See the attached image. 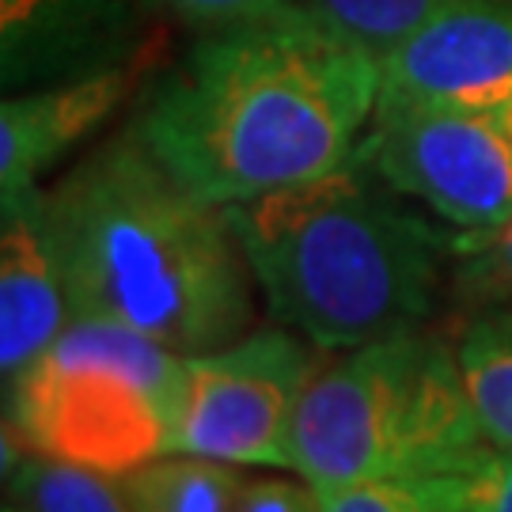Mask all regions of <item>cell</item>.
I'll return each instance as SVG.
<instances>
[{"label": "cell", "mask_w": 512, "mask_h": 512, "mask_svg": "<svg viewBox=\"0 0 512 512\" xmlns=\"http://www.w3.org/2000/svg\"><path fill=\"white\" fill-rule=\"evenodd\" d=\"M148 4H156V8H164V12L186 19V23H198L205 31H220V27H232V23L285 12L296 0H148Z\"/></svg>", "instance_id": "obj_18"}, {"label": "cell", "mask_w": 512, "mask_h": 512, "mask_svg": "<svg viewBox=\"0 0 512 512\" xmlns=\"http://www.w3.org/2000/svg\"><path fill=\"white\" fill-rule=\"evenodd\" d=\"M319 368L323 349L281 323L190 353L171 452L289 471L296 410Z\"/></svg>", "instance_id": "obj_6"}, {"label": "cell", "mask_w": 512, "mask_h": 512, "mask_svg": "<svg viewBox=\"0 0 512 512\" xmlns=\"http://www.w3.org/2000/svg\"><path fill=\"white\" fill-rule=\"evenodd\" d=\"M133 512H239L247 478L232 463L167 452L122 475Z\"/></svg>", "instance_id": "obj_13"}, {"label": "cell", "mask_w": 512, "mask_h": 512, "mask_svg": "<svg viewBox=\"0 0 512 512\" xmlns=\"http://www.w3.org/2000/svg\"><path fill=\"white\" fill-rule=\"evenodd\" d=\"M433 486L456 512H512V452L490 448L475 467Z\"/></svg>", "instance_id": "obj_17"}, {"label": "cell", "mask_w": 512, "mask_h": 512, "mask_svg": "<svg viewBox=\"0 0 512 512\" xmlns=\"http://www.w3.org/2000/svg\"><path fill=\"white\" fill-rule=\"evenodd\" d=\"M4 512H133L122 475L4 440Z\"/></svg>", "instance_id": "obj_11"}, {"label": "cell", "mask_w": 512, "mask_h": 512, "mask_svg": "<svg viewBox=\"0 0 512 512\" xmlns=\"http://www.w3.org/2000/svg\"><path fill=\"white\" fill-rule=\"evenodd\" d=\"M380 95L497 110L512 99V0H456L380 61Z\"/></svg>", "instance_id": "obj_8"}, {"label": "cell", "mask_w": 512, "mask_h": 512, "mask_svg": "<svg viewBox=\"0 0 512 512\" xmlns=\"http://www.w3.org/2000/svg\"><path fill=\"white\" fill-rule=\"evenodd\" d=\"M126 92V69H92L54 88L8 95L0 103V205L42 190L38 179L103 126Z\"/></svg>", "instance_id": "obj_10"}, {"label": "cell", "mask_w": 512, "mask_h": 512, "mask_svg": "<svg viewBox=\"0 0 512 512\" xmlns=\"http://www.w3.org/2000/svg\"><path fill=\"white\" fill-rule=\"evenodd\" d=\"M380 65L304 0L205 38L156 84L133 133L198 198L239 205L349 164Z\"/></svg>", "instance_id": "obj_1"}, {"label": "cell", "mask_w": 512, "mask_h": 512, "mask_svg": "<svg viewBox=\"0 0 512 512\" xmlns=\"http://www.w3.org/2000/svg\"><path fill=\"white\" fill-rule=\"evenodd\" d=\"M456 361L486 444L512 452V308L471 315L456 338Z\"/></svg>", "instance_id": "obj_12"}, {"label": "cell", "mask_w": 512, "mask_h": 512, "mask_svg": "<svg viewBox=\"0 0 512 512\" xmlns=\"http://www.w3.org/2000/svg\"><path fill=\"white\" fill-rule=\"evenodd\" d=\"M319 512H456L433 482H353L319 490Z\"/></svg>", "instance_id": "obj_16"}, {"label": "cell", "mask_w": 512, "mask_h": 512, "mask_svg": "<svg viewBox=\"0 0 512 512\" xmlns=\"http://www.w3.org/2000/svg\"><path fill=\"white\" fill-rule=\"evenodd\" d=\"M494 114L501 118V126H505V129L512 133V99H509V103H501V107H497Z\"/></svg>", "instance_id": "obj_20"}, {"label": "cell", "mask_w": 512, "mask_h": 512, "mask_svg": "<svg viewBox=\"0 0 512 512\" xmlns=\"http://www.w3.org/2000/svg\"><path fill=\"white\" fill-rule=\"evenodd\" d=\"M186 353L73 315L50 353L4 384V440L107 475L171 452Z\"/></svg>", "instance_id": "obj_5"}, {"label": "cell", "mask_w": 512, "mask_h": 512, "mask_svg": "<svg viewBox=\"0 0 512 512\" xmlns=\"http://www.w3.org/2000/svg\"><path fill=\"white\" fill-rule=\"evenodd\" d=\"M452 293L463 308H512V217L482 232H459L452 239Z\"/></svg>", "instance_id": "obj_15"}, {"label": "cell", "mask_w": 512, "mask_h": 512, "mask_svg": "<svg viewBox=\"0 0 512 512\" xmlns=\"http://www.w3.org/2000/svg\"><path fill=\"white\" fill-rule=\"evenodd\" d=\"M357 152L311 183L228 205L251 277L281 327L323 353L421 330L452 239L403 205Z\"/></svg>", "instance_id": "obj_3"}, {"label": "cell", "mask_w": 512, "mask_h": 512, "mask_svg": "<svg viewBox=\"0 0 512 512\" xmlns=\"http://www.w3.org/2000/svg\"><path fill=\"white\" fill-rule=\"evenodd\" d=\"M42 213L73 315L129 327L186 357L228 346L255 323V277L228 209L179 183L137 133L42 190Z\"/></svg>", "instance_id": "obj_2"}, {"label": "cell", "mask_w": 512, "mask_h": 512, "mask_svg": "<svg viewBox=\"0 0 512 512\" xmlns=\"http://www.w3.org/2000/svg\"><path fill=\"white\" fill-rule=\"evenodd\" d=\"M304 4L380 65L399 42H406L456 0H304Z\"/></svg>", "instance_id": "obj_14"}, {"label": "cell", "mask_w": 512, "mask_h": 512, "mask_svg": "<svg viewBox=\"0 0 512 512\" xmlns=\"http://www.w3.org/2000/svg\"><path fill=\"white\" fill-rule=\"evenodd\" d=\"M0 220V372L12 384L50 353L73 319V304L42 213V190L4 202Z\"/></svg>", "instance_id": "obj_9"}, {"label": "cell", "mask_w": 512, "mask_h": 512, "mask_svg": "<svg viewBox=\"0 0 512 512\" xmlns=\"http://www.w3.org/2000/svg\"><path fill=\"white\" fill-rule=\"evenodd\" d=\"M361 156L456 232L512 217V133L494 110L380 95Z\"/></svg>", "instance_id": "obj_7"}, {"label": "cell", "mask_w": 512, "mask_h": 512, "mask_svg": "<svg viewBox=\"0 0 512 512\" xmlns=\"http://www.w3.org/2000/svg\"><path fill=\"white\" fill-rule=\"evenodd\" d=\"M239 512H319V490L296 475L289 478H255L247 482Z\"/></svg>", "instance_id": "obj_19"}, {"label": "cell", "mask_w": 512, "mask_h": 512, "mask_svg": "<svg viewBox=\"0 0 512 512\" xmlns=\"http://www.w3.org/2000/svg\"><path fill=\"white\" fill-rule=\"evenodd\" d=\"M486 452L456 342L406 330L323 361L296 410L289 471L315 490L380 478L444 482Z\"/></svg>", "instance_id": "obj_4"}]
</instances>
